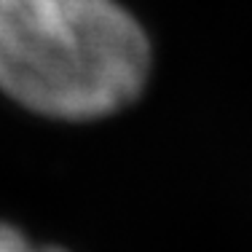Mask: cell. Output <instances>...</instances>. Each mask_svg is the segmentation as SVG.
I'll use <instances>...</instances> for the list:
<instances>
[{
  "label": "cell",
  "instance_id": "obj_1",
  "mask_svg": "<svg viewBox=\"0 0 252 252\" xmlns=\"http://www.w3.org/2000/svg\"><path fill=\"white\" fill-rule=\"evenodd\" d=\"M151 43L118 0H0V89L27 110L94 121L131 105Z\"/></svg>",
  "mask_w": 252,
  "mask_h": 252
},
{
  "label": "cell",
  "instance_id": "obj_2",
  "mask_svg": "<svg viewBox=\"0 0 252 252\" xmlns=\"http://www.w3.org/2000/svg\"><path fill=\"white\" fill-rule=\"evenodd\" d=\"M0 252H62L57 247H38L25 233H19L14 225L0 223Z\"/></svg>",
  "mask_w": 252,
  "mask_h": 252
}]
</instances>
